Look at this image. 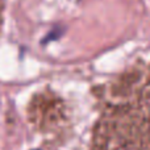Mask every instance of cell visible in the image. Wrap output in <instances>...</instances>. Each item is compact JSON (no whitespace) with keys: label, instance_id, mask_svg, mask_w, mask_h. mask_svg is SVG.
<instances>
[{"label":"cell","instance_id":"obj_1","mask_svg":"<svg viewBox=\"0 0 150 150\" xmlns=\"http://www.w3.org/2000/svg\"><path fill=\"white\" fill-rule=\"evenodd\" d=\"M95 150H150L149 62H137L109 84Z\"/></svg>","mask_w":150,"mask_h":150},{"label":"cell","instance_id":"obj_2","mask_svg":"<svg viewBox=\"0 0 150 150\" xmlns=\"http://www.w3.org/2000/svg\"><path fill=\"white\" fill-rule=\"evenodd\" d=\"M33 119L40 125H49L47 122H54L62 116V101H59L53 93H38L34 96L30 105Z\"/></svg>","mask_w":150,"mask_h":150},{"label":"cell","instance_id":"obj_3","mask_svg":"<svg viewBox=\"0 0 150 150\" xmlns=\"http://www.w3.org/2000/svg\"><path fill=\"white\" fill-rule=\"evenodd\" d=\"M3 11H4V5H3V1L0 0V29H1L3 25Z\"/></svg>","mask_w":150,"mask_h":150}]
</instances>
